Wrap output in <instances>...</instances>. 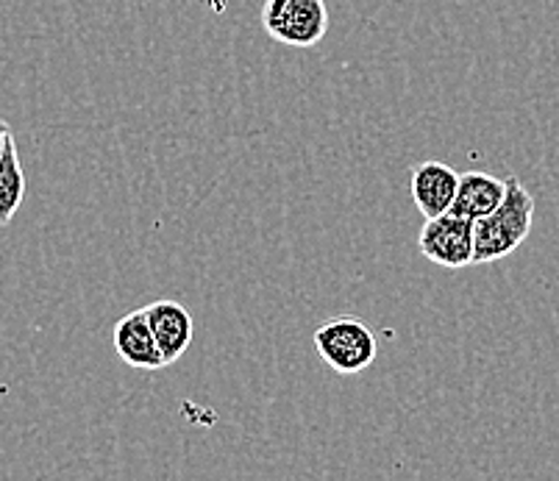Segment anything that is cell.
I'll return each instance as SVG.
<instances>
[{
  "instance_id": "obj_2",
  "label": "cell",
  "mask_w": 559,
  "mask_h": 481,
  "mask_svg": "<svg viewBox=\"0 0 559 481\" xmlns=\"http://www.w3.org/2000/svg\"><path fill=\"white\" fill-rule=\"evenodd\" d=\"M314 351L340 376H357L373 364L379 353L373 328L359 317H332L314 328Z\"/></svg>"
},
{
  "instance_id": "obj_6",
  "label": "cell",
  "mask_w": 559,
  "mask_h": 481,
  "mask_svg": "<svg viewBox=\"0 0 559 481\" xmlns=\"http://www.w3.org/2000/svg\"><path fill=\"white\" fill-rule=\"evenodd\" d=\"M115 351L134 371H162L167 368L154 337L145 309H134L115 323Z\"/></svg>"
},
{
  "instance_id": "obj_7",
  "label": "cell",
  "mask_w": 559,
  "mask_h": 481,
  "mask_svg": "<svg viewBox=\"0 0 559 481\" xmlns=\"http://www.w3.org/2000/svg\"><path fill=\"white\" fill-rule=\"evenodd\" d=\"M145 317L154 328L165 364L179 362L187 348L192 346V332H195L190 309L179 301H154L151 306H145Z\"/></svg>"
},
{
  "instance_id": "obj_9",
  "label": "cell",
  "mask_w": 559,
  "mask_h": 481,
  "mask_svg": "<svg viewBox=\"0 0 559 481\" xmlns=\"http://www.w3.org/2000/svg\"><path fill=\"white\" fill-rule=\"evenodd\" d=\"M25 201V173L20 165L17 143L14 136L9 140L7 154L0 159V229H7L9 223L14 220L17 209Z\"/></svg>"
},
{
  "instance_id": "obj_3",
  "label": "cell",
  "mask_w": 559,
  "mask_h": 481,
  "mask_svg": "<svg viewBox=\"0 0 559 481\" xmlns=\"http://www.w3.org/2000/svg\"><path fill=\"white\" fill-rule=\"evenodd\" d=\"M262 25L276 43L312 48L329 32L326 0H264Z\"/></svg>"
},
{
  "instance_id": "obj_8",
  "label": "cell",
  "mask_w": 559,
  "mask_h": 481,
  "mask_svg": "<svg viewBox=\"0 0 559 481\" xmlns=\"http://www.w3.org/2000/svg\"><path fill=\"white\" fill-rule=\"evenodd\" d=\"M507 195V179H498L492 173H481V170H467L460 173V187H456L454 206L449 212L460 217H479L490 215Z\"/></svg>"
},
{
  "instance_id": "obj_1",
  "label": "cell",
  "mask_w": 559,
  "mask_h": 481,
  "mask_svg": "<svg viewBox=\"0 0 559 481\" xmlns=\"http://www.w3.org/2000/svg\"><path fill=\"white\" fill-rule=\"evenodd\" d=\"M535 223V197L521 179H507L504 201L490 215L474 220V265H487L510 256L526 242Z\"/></svg>"
},
{
  "instance_id": "obj_4",
  "label": "cell",
  "mask_w": 559,
  "mask_h": 481,
  "mask_svg": "<svg viewBox=\"0 0 559 481\" xmlns=\"http://www.w3.org/2000/svg\"><path fill=\"white\" fill-rule=\"evenodd\" d=\"M418 245L426 260L449 270L474 265V220L454 212L429 217L420 229Z\"/></svg>"
},
{
  "instance_id": "obj_10",
  "label": "cell",
  "mask_w": 559,
  "mask_h": 481,
  "mask_svg": "<svg viewBox=\"0 0 559 481\" xmlns=\"http://www.w3.org/2000/svg\"><path fill=\"white\" fill-rule=\"evenodd\" d=\"M9 140H12V129H9L7 120L0 118V159H3V154H7Z\"/></svg>"
},
{
  "instance_id": "obj_5",
  "label": "cell",
  "mask_w": 559,
  "mask_h": 481,
  "mask_svg": "<svg viewBox=\"0 0 559 481\" xmlns=\"http://www.w3.org/2000/svg\"><path fill=\"white\" fill-rule=\"evenodd\" d=\"M460 173L445 161H420L409 173V195L418 206L420 215L429 217L445 215L454 206Z\"/></svg>"
}]
</instances>
